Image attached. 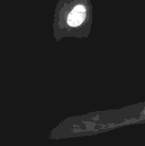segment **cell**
<instances>
[{"label": "cell", "instance_id": "6da1fadb", "mask_svg": "<svg viewBox=\"0 0 145 146\" xmlns=\"http://www.w3.org/2000/svg\"><path fill=\"white\" fill-rule=\"evenodd\" d=\"M86 15L85 8L79 4L74 7L68 16V23L71 27H78L83 23Z\"/></svg>", "mask_w": 145, "mask_h": 146}]
</instances>
